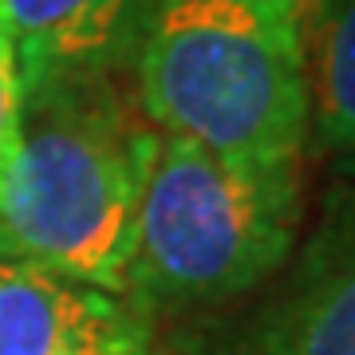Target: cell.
Wrapping results in <instances>:
<instances>
[{
  "instance_id": "6da1fadb",
  "label": "cell",
  "mask_w": 355,
  "mask_h": 355,
  "mask_svg": "<svg viewBox=\"0 0 355 355\" xmlns=\"http://www.w3.org/2000/svg\"><path fill=\"white\" fill-rule=\"evenodd\" d=\"M130 91L158 135L245 170H300L308 83L300 24L268 0H150Z\"/></svg>"
},
{
  "instance_id": "3957f363",
  "label": "cell",
  "mask_w": 355,
  "mask_h": 355,
  "mask_svg": "<svg viewBox=\"0 0 355 355\" xmlns=\"http://www.w3.org/2000/svg\"><path fill=\"white\" fill-rule=\"evenodd\" d=\"M300 170H245L158 135L142 182L119 300L158 308L229 304L277 277L304 225Z\"/></svg>"
},
{
  "instance_id": "52a82bcc",
  "label": "cell",
  "mask_w": 355,
  "mask_h": 355,
  "mask_svg": "<svg viewBox=\"0 0 355 355\" xmlns=\"http://www.w3.org/2000/svg\"><path fill=\"white\" fill-rule=\"evenodd\" d=\"M308 83V150L355 182V0H324L300 28Z\"/></svg>"
},
{
  "instance_id": "5b68a950",
  "label": "cell",
  "mask_w": 355,
  "mask_h": 355,
  "mask_svg": "<svg viewBox=\"0 0 355 355\" xmlns=\"http://www.w3.org/2000/svg\"><path fill=\"white\" fill-rule=\"evenodd\" d=\"M150 0H0L24 91L123 67Z\"/></svg>"
},
{
  "instance_id": "277c9868",
  "label": "cell",
  "mask_w": 355,
  "mask_h": 355,
  "mask_svg": "<svg viewBox=\"0 0 355 355\" xmlns=\"http://www.w3.org/2000/svg\"><path fill=\"white\" fill-rule=\"evenodd\" d=\"M249 316L202 343V355H355V182L331 186Z\"/></svg>"
},
{
  "instance_id": "ba28073f",
  "label": "cell",
  "mask_w": 355,
  "mask_h": 355,
  "mask_svg": "<svg viewBox=\"0 0 355 355\" xmlns=\"http://www.w3.org/2000/svg\"><path fill=\"white\" fill-rule=\"evenodd\" d=\"M20 123H24V83H20V60L8 28L0 20V198L12 182L16 154H20Z\"/></svg>"
},
{
  "instance_id": "30bf717a",
  "label": "cell",
  "mask_w": 355,
  "mask_h": 355,
  "mask_svg": "<svg viewBox=\"0 0 355 355\" xmlns=\"http://www.w3.org/2000/svg\"><path fill=\"white\" fill-rule=\"evenodd\" d=\"M268 4H277L280 12H284V16H292L296 24L304 28V20H308L312 12H316V8L324 4V0H268Z\"/></svg>"
},
{
  "instance_id": "8992f818",
  "label": "cell",
  "mask_w": 355,
  "mask_h": 355,
  "mask_svg": "<svg viewBox=\"0 0 355 355\" xmlns=\"http://www.w3.org/2000/svg\"><path fill=\"white\" fill-rule=\"evenodd\" d=\"M119 312V296L0 249V355H64Z\"/></svg>"
},
{
  "instance_id": "9c48e42d",
  "label": "cell",
  "mask_w": 355,
  "mask_h": 355,
  "mask_svg": "<svg viewBox=\"0 0 355 355\" xmlns=\"http://www.w3.org/2000/svg\"><path fill=\"white\" fill-rule=\"evenodd\" d=\"M64 355H162V352H158V340H154L150 316L123 304L119 316L107 320L91 336H83L79 343H71Z\"/></svg>"
},
{
  "instance_id": "7a4b0ae2",
  "label": "cell",
  "mask_w": 355,
  "mask_h": 355,
  "mask_svg": "<svg viewBox=\"0 0 355 355\" xmlns=\"http://www.w3.org/2000/svg\"><path fill=\"white\" fill-rule=\"evenodd\" d=\"M154 142L119 67L24 91L0 249L119 296Z\"/></svg>"
}]
</instances>
